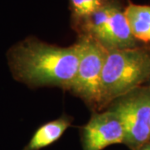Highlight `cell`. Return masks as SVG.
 Masks as SVG:
<instances>
[{"instance_id": "cell-10", "label": "cell", "mask_w": 150, "mask_h": 150, "mask_svg": "<svg viewBox=\"0 0 150 150\" xmlns=\"http://www.w3.org/2000/svg\"><path fill=\"white\" fill-rule=\"evenodd\" d=\"M139 150H150V144H146Z\"/></svg>"}, {"instance_id": "cell-1", "label": "cell", "mask_w": 150, "mask_h": 150, "mask_svg": "<svg viewBox=\"0 0 150 150\" xmlns=\"http://www.w3.org/2000/svg\"><path fill=\"white\" fill-rule=\"evenodd\" d=\"M80 44L60 47L28 37L8 51L13 78L31 88L55 86L70 89L77 74Z\"/></svg>"}, {"instance_id": "cell-7", "label": "cell", "mask_w": 150, "mask_h": 150, "mask_svg": "<svg viewBox=\"0 0 150 150\" xmlns=\"http://www.w3.org/2000/svg\"><path fill=\"white\" fill-rule=\"evenodd\" d=\"M128 1L124 14L132 34L139 43H150V5Z\"/></svg>"}, {"instance_id": "cell-3", "label": "cell", "mask_w": 150, "mask_h": 150, "mask_svg": "<svg viewBox=\"0 0 150 150\" xmlns=\"http://www.w3.org/2000/svg\"><path fill=\"white\" fill-rule=\"evenodd\" d=\"M123 125V143L139 150L150 140V86L140 87L111 103Z\"/></svg>"}, {"instance_id": "cell-9", "label": "cell", "mask_w": 150, "mask_h": 150, "mask_svg": "<svg viewBox=\"0 0 150 150\" xmlns=\"http://www.w3.org/2000/svg\"><path fill=\"white\" fill-rule=\"evenodd\" d=\"M108 0H69V8L74 26L77 27L81 22L94 13Z\"/></svg>"}, {"instance_id": "cell-8", "label": "cell", "mask_w": 150, "mask_h": 150, "mask_svg": "<svg viewBox=\"0 0 150 150\" xmlns=\"http://www.w3.org/2000/svg\"><path fill=\"white\" fill-rule=\"evenodd\" d=\"M70 126V120L60 118L39 127L23 150H39L52 144L63 135Z\"/></svg>"}, {"instance_id": "cell-6", "label": "cell", "mask_w": 150, "mask_h": 150, "mask_svg": "<svg viewBox=\"0 0 150 150\" xmlns=\"http://www.w3.org/2000/svg\"><path fill=\"white\" fill-rule=\"evenodd\" d=\"M108 50L136 48L139 42L132 34L121 0H111L106 36L103 44Z\"/></svg>"}, {"instance_id": "cell-11", "label": "cell", "mask_w": 150, "mask_h": 150, "mask_svg": "<svg viewBox=\"0 0 150 150\" xmlns=\"http://www.w3.org/2000/svg\"><path fill=\"white\" fill-rule=\"evenodd\" d=\"M148 83H149V86H150V79H149V81H148Z\"/></svg>"}, {"instance_id": "cell-5", "label": "cell", "mask_w": 150, "mask_h": 150, "mask_svg": "<svg viewBox=\"0 0 150 150\" xmlns=\"http://www.w3.org/2000/svg\"><path fill=\"white\" fill-rule=\"evenodd\" d=\"M124 140L123 125L117 115L110 110L94 112L83 129V150H102Z\"/></svg>"}, {"instance_id": "cell-2", "label": "cell", "mask_w": 150, "mask_h": 150, "mask_svg": "<svg viewBox=\"0 0 150 150\" xmlns=\"http://www.w3.org/2000/svg\"><path fill=\"white\" fill-rule=\"evenodd\" d=\"M150 79V48L109 49L101 78L99 108L140 88Z\"/></svg>"}, {"instance_id": "cell-4", "label": "cell", "mask_w": 150, "mask_h": 150, "mask_svg": "<svg viewBox=\"0 0 150 150\" xmlns=\"http://www.w3.org/2000/svg\"><path fill=\"white\" fill-rule=\"evenodd\" d=\"M78 41L80 44L79 61L69 90L88 103L99 108L101 78L108 50L87 34H79Z\"/></svg>"}]
</instances>
